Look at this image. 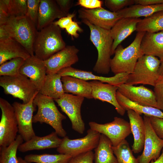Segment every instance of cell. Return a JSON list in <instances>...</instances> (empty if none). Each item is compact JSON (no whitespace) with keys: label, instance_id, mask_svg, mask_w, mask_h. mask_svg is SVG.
Wrapping results in <instances>:
<instances>
[{"label":"cell","instance_id":"obj_26","mask_svg":"<svg viewBox=\"0 0 163 163\" xmlns=\"http://www.w3.org/2000/svg\"><path fill=\"white\" fill-rule=\"evenodd\" d=\"M61 81L65 93H71L88 99L93 98L90 82L70 76L61 77Z\"/></svg>","mask_w":163,"mask_h":163},{"label":"cell","instance_id":"obj_21","mask_svg":"<svg viewBox=\"0 0 163 163\" xmlns=\"http://www.w3.org/2000/svg\"><path fill=\"white\" fill-rule=\"evenodd\" d=\"M67 15L60 9L56 0H40L38 15L37 28L40 31L53 22L56 18Z\"/></svg>","mask_w":163,"mask_h":163},{"label":"cell","instance_id":"obj_4","mask_svg":"<svg viewBox=\"0 0 163 163\" xmlns=\"http://www.w3.org/2000/svg\"><path fill=\"white\" fill-rule=\"evenodd\" d=\"M54 100L39 92L34 98L33 103L38 107L37 111L33 116V123H46L50 126L58 135L62 137L66 136L62 121L66 117L62 114L56 106Z\"/></svg>","mask_w":163,"mask_h":163},{"label":"cell","instance_id":"obj_29","mask_svg":"<svg viewBox=\"0 0 163 163\" xmlns=\"http://www.w3.org/2000/svg\"><path fill=\"white\" fill-rule=\"evenodd\" d=\"M112 147L110 140L101 134L98 144L94 149L95 163H118Z\"/></svg>","mask_w":163,"mask_h":163},{"label":"cell","instance_id":"obj_51","mask_svg":"<svg viewBox=\"0 0 163 163\" xmlns=\"http://www.w3.org/2000/svg\"><path fill=\"white\" fill-rule=\"evenodd\" d=\"M18 163H30L26 161L24 159H23L20 157H18Z\"/></svg>","mask_w":163,"mask_h":163},{"label":"cell","instance_id":"obj_7","mask_svg":"<svg viewBox=\"0 0 163 163\" xmlns=\"http://www.w3.org/2000/svg\"><path fill=\"white\" fill-rule=\"evenodd\" d=\"M0 86L4 93L28 102L39 92L36 86L26 76L20 74L14 76H0Z\"/></svg>","mask_w":163,"mask_h":163},{"label":"cell","instance_id":"obj_22","mask_svg":"<svg viewBox=\"0 0 163 163\" xmlns=\"http://www.w3.org/2000/svg\"><path fill=\"white\" fill-rule=\"evenodd\" d=\"M127 111L134 137L132 150L134 153H138L143 149L145 142V129L143 119L141 115L132 110Z\"/></svg>","mask_w":163,"mask_h":163},{"label":"cell","instance_id":"obj_9","mask_svg":"<svg viewBox=\"0 0 163 163\" xmlns=\"http://www.w3.org/2000/svg\"><path fill=\"white\" fill-rule=\"evenodd\" d=\"M2 114L0 122V147H7L16 139L18 132L14 109L7 101L0 98Z\"/></svg>","mask_w":163,"mask_h":163},{"label":"cell","instance_id":"obj_10","mask_svg":"<svg viewBox=\"0 0 163 163\" xmlns=\"http://www.w3.org/2000/svg\"><path fill=\"white\" fill-rule=\"evenodd\" d=\"M88 124L91 129L106 136L113 146L118 145L131 133L129 123L117 117H114L111 122L105 124L91 121Z\"/></svg>","mask_w":163,"mask_h":163},{"label":"cell","instance_id":"obj_48","mask_svg":"<svg viewBox=\"0 0 163 163\" xmlns=\"http://www.w3.org/2000/svg\"><path fill=\"white\" fill-rule=\"evenodd\" d=\"M11 38L6 30L5 24L0 25V41Z\"/></svg>","mask_w":163,"mask_h":163},{"label":"cell","instance_id":"obj_15","mask_svg":"<svg viewBox=\"0 0 163 163\" xmlns=\"http://www.w3.org/2000/svg\"><path fill=\"white\" fill-rule=\"evenodd\" d=\"M79 50L74 45L66 46L64 49L44 61L47 74L57 73L62 69L71 67L79 60Z\"/></svg>","mask_w":163,"mask_h":163},{"label":"cell","instance_id":"obj_28","mask_svg":"<svg viewBox=\"0 0 163 163\" xmlns=\"http://www.w3.org/2000/svg\"><path fill=\"white\" fill-rule=\"evenodd\" d=\"M39 92L54 100L61 97L65 93L61 76L58 73L47 74Z\"/></svg>","mask_w":163,"mask_h":163},{"label":"cell","instance_id":"obj_32","mask_svg":"<svg viewBox=\"0 0 163 163\" xmlns=\"http://www.w3.org/2000/svg\"><path fill=\"white\" fill-rule=\"evenodd\" d=\"M72 158L69 155L60 153L59 154H30L25 156L24 159L29 163H68Z\"/></svg>","mask_w":163,"mask_h":163},{"label":"cell","instance_id":"obj_11","mask_svg":"<svg viewBox=\"0 0 163 163\" xmlns=\"http://www.w3.org/2000/svg\"><path fill=\"white\" fill-rule=\"evenodd\" d=\"M84 97L65 93L59 98L54 99L69 119L72 128L79 133H84L85 124L81 114V107Z\"/></svg>","mask_w":163,"mask_h":163},{"label":"cell","instance_id":"obj_16","mask_svg":"<svg viewBox=\"0 0 163 163\" xmlns=\"http://www.w3.org/2000/svg\"><path fill=\"white\" fill-rule=\"evenodd\" d=\"M118 91L131 101L141 105L157 108L154 91L143 85L135 86L126 84L118 87Z\"/></svg>","mask_w":163,"mask_h":163},{"label":"cell","instance_id":"obj_47","mask_svg":"<svg viewBox=\"0 0 163 163\" xmlns=\"http://www.w3.org/2000/svg\"><path fill=\"white\" fill-rule=\"evenodd\" d=\"M134 4L144 5H153L163 4V0H134Z\"/></svg>","mask_w":163,"mask_h":163},{"label":"cell","instance_id":"obj_1","mask_svg":"<svg viewBox=\"0 0 163 163\" xmlns=\"http://www.w3.org/2000/svg\"><path fill=\"white\" fill-rule=\"evenodd\" d=\"M82 21L89 27L90 39L97 51V58L93 70L97 73L107 74L110 69V61L113 42L110 30L97 27L85 20Z\"/></svg>","mask_w":163,"mask_h":163},{"label":"cell","instance_id":"obj_36","mask_svg":"<svg viewBox=\"0 0 163 163\" xmlns=\"http://www.w3.org/2000/svg\"><path fill=\"white\" fill-rule=\"evenodd\" d=\"M27 0H4L10 16L20 17L26 16Z\"/></svg>","mask_w":163,"mask_h":163},{"label":"cell","instance_id":"obj_6","mask_svg":"<svg viewBox=\"0 0 163 163\" xmlns=\"http://www.w3.org/2000/svg\"><path fill=\"white\" fill-rule=\"evenodd\" d=\"M160 63L161 60L158 57L144 55L138 59L133 72L129 74L125 84H142L154 87L160 77Z\"/></svg>","mask_w":163,"mask_h":163},{"label":"cell","instance_id":"obj_30","mask_svg":"<svg viewBox=\"0 0 163 163\" xmlns=\"http://www.w3.org/2000/svg\"><path fill=\"white\" fill-rule=\"evenodd\" d=\"M163 10V3L153 5L134 4L117 12L122 18H139L149 17L154 13Z\"/></svg>","mask_w":163,"mask_h":163},{"label":"cell","instance_id":"obj_20","mask_svg":"<svg viewBox=\"0 0 163 163\" xmlns=\"http://www.w3.org/2000/svg\"><path fill=\"white\" fill-rule=\"evenodd\" d=\"M140 18H123L120 19L110 30L113 40L111 54H114L117 47L125 39L136 31Z\"/></svg>","mask_w":163,"mask_h":163},{"label":"cell","instance_id":"obj_12","mask_svg":"<svg viewBox=\"0 0 163 163\" xmlns=\"http://www.w3.org/2000/svg\"><path fill=\"white\" fill-rule=\"evenodd\" d=\"M37 94L27 103L14 102L12 104L18 122V132L25 142L36 136L32 123L33 114L36 110L33 101Z\"/></svg>","mask_w":163,"mask_h":163},{"label":"cell","instance_id":"obj_41","mask_svg":"<svg viewBox=\"0 0 163 163\" xmlns=\"http://www.w3.org/2000/svg\"><path fill=\"white\" fill-rule=\"evenodd\" d=\"M151 126L158 136L163 140V119L149 116Z\"/></svg>","mask_w":163,"mask_h":163},{"label":"cell","instance_id":"obj_38","mask_svg":"<svg viewBox=\"0 0 163 163\" xmlns=\"http://www.w3.org/2000/svg\"><path fill=\"white\" fill-rule=\"evenodd\" d=\"M40 0H27V13L29 17L37 27L39 5Z\"/></svg>","mask_w":163,"mask_h":163},{"label":"cell","instance_id":"obj_49","mask_svg":"<svg viewBox=\"0 0 163 163\" xmlns=\"http://www.w3.org/2000/svg\"><path fill=\"white\" fill-rule=\"evenodd\" d=\"M151 163H163V149L162 153L156 160H152Z\"/></svg>","mask_w":163,"mask_h":163},{"label":"cell","instance_id":"obj_40","mask_svg":"<svg viewBox=\"0 0 163 163\" xmlns=\"http://www.w3.org/2000/svg\"><path fill=\"white\" fill-rule=\"evenodd\" d=\"M94 159V153L91 151L72 157L68 163H93Z\"/></svg>","mask_w":163,"mask_h":163},{"label":"cell","instance_id":"obj_2","mask_svg":"<svg viewBox=\"0 0 163 163\" xmlns=\"http://www.w3.org/2000/svg\"><path fill=\"white\" fill-rule=\"evenodd\" d=\"M145 32H137L134 40L126 47L124 48L121 45L117 47L110 61V69L115 75L133 72L138 59L144 55L140 45Z\"/></svg>","mask_w":163,"mask_h":163},{"label":"cell","instance_id":"obj_5","mask_svg":"<svg viewBox=\"0 0 163 163\" xmlns=\"http://www.w3.org/2000/svg\"><path fill=\"white\" fill-rule=\"evenodd\" d=\"M4 24L10 37L23 46L31 56L34 55V44L38 30L29 17L10 16Z\"/></svg>","mask_w":163,"mask_h":163},{"label":"cell","instance_id":"obj_46","mask_svg":"<svg viewBox=\"0 0 163 163\" xmlns=\"http://www.w3.org/2000/svg\"><path fill=\"white\" fill-rule=\"evenodd\" d=\"M66 30L68 34L75 38H78L79 36V34L77 33L78 31L81 33L83 31V30L79 26L77 23L73 21L66 29Z\"/></svg>","mask_w":163,"mask_h":163},{"label":"cell","instance_id":"obj_18","mask_svg":"<svg viewBox=\"0 0 163 163\" xmlns=\"http://www.w3.org/2000/svg\"><path fill=\"white\" fill-rule=\"evenodd\" d=\"M46 71L44 61L34 55L25 60L19 73L29 78L39 91L44 83Z\"/></svg>","mask_w":163,"mask_h":163},{"label":"cell","instance_id":"obj_8","mask_svg":"<svg viewBox=\"0 0 163 163\" xmlns=\"http://www.w3.org/2000/svg\"><path fill=\"white\" fill-rule=\"evenodd\" d=\"M101 134L90 128L87 131L85 136L79 139H70L66 136L57 148L60 154L67 155L72 157L92 151L97 146Z\"/></svg>","mask_w":163,"mask_h":163},{"label":"cell","instance_id":"obj_31","mask_svg":"<svg viewBox=\"0 0 163 163\" xmlns=\"http://www.w3.org/2000/svg\"><path fill=\"white\" fill-rule=\"evenodd\" d=\"M136 31L149 33L163 31V10L141 19L137 25Z\"/></svg>","mask_w":163,"mask_h":163},{"label":"cell","instance_id":"obj_37","mask_svg":"<svg viewBox=\"0 0 163 163\" xmlns=\"http://www.w3.org/2000/svg\"><path fill=\"white\" fill-rule=\"evenodd\" d=\"M105 6L110 11L117 12L127 6L134 4V0H105L104 1Z\"/></svg>","mask_w":163,"mask_h":163},{"label":"cell","instance_id":"obj_25","mask_svg":"<svg viewBox=\"0 0 163 163\" xmlns=\"http://www.w3.org/2000/svg\"><path fill=\"white\" fill-rule=\"evenodd\" d=\"M141 48L144 54L163 59V31L146 32L142 40Z\"/></svg>","mask_w":163,"mask_h":163},{"label":"cell","instance_id":"obj_19","mask_svg":"<svg viewBox=\"0 0 163 163\" xmlns=\"http://www.w3.org/2000/svg\"><path fill=\"white\" fill-rule=\"evenodd\" d=\"M89 82L91 87L93 98L109 103L115 107L118 113L122 116L124 115L126 110L120 105L116 99L118 86L104 84L97 80Z\"/></svg>","mask_w":163,"mask_h":163},{"label":"cell","instance_id":"obj_3","mask_svg":"<svg viewBox=\"0 0 163 163\" xmlns=\"http://www.w3.org/2000/svg\"><path fill=\"white\" fill-rule=\"evenodd\" d=\"M66 46L60 28L53 22L38 31L34 44V56L45 61Z\"/></svg>","mask_w":163,"mask_h":163},{"label":"cell","instance_id":"obj_35","mask_svg":"<svg viewBox=\"0 0 163 163\" xmlns=\"http://www.w3.org/2000/svg\"><path fill=\"white\" fill-rule=\"evenodd\" d=\"M24 60L22 58H17L2 63L0 66V76H14L18 75Z\"/></svg>","mask_w":163,"mask_h":163},{"label":"cell","instance_id":"obj_33","mask_svg":"<svg viewBox=\"0 0 163 163\" xmlns=\"http://www.w3.org/2000/svg\"><path fill=\"white\" fill-rule=\"evenodd\" d=\"M23 141L21 136L19 134L9 146L0 147V163H18L17 151Z\"/></svg>","mask_w":163,"mask_h":163},{"label":"cell","instance_id":"obj_50","mask_svg":"<svg viewBox=\"0 0 163 163\" xmlns=\"http://www.w3.org/2000/svg\"><path fill=\"white\" fill-rule=\"evenodd\" d=\"M161 60V63L159 70L160 76H163V59Z\"/></svg>","mask_w":163,"mask_h":163},{"label":"cell","instance_id":"obj_42","mask_svg":"<svg viewBox=\"0 0 163 163\" xmlns=\"http://www.w3.org/2000/svg\"><path fill=\"white\" fill-rule=\"evenodd\" d=\"M103 2L100 0H78L77 5L86 9H92L102 7Z\"/></svg>","mask_w":163,"mask_h":163},{"label":"cell","instance_id":"obj_34","mask_svg":"<svg viewBox=\"0 0 163 163\" xmlns=\"http://www.w3.org/2000/svg\"><path fill=\"white\" fill-rule=\"evenodd\" d=\"M118 163H139L133 154L129 144L125 139L116 146L112 147Z\"/></svg>","mask_w":163,"mask_h":163},{"label":"cell","instance_id":"obj_44","mask_svg":"<svg viewBox=\"0 0 163 163\" xmlns=\"http://www.w3.org/2000/svg\"><path fill=\"white\" fill-rule=\"evenodd\" d=\"M75 15L74 13L69 14L66 16L59 18L53 23L60 28L66 29L72 22V18Z\"/></svg>","mask_w":163,"mask_h":163},{"label":"cell","instance_id":"obj_43","mask_svg":"<svg viewBox=\"0 0 163 163\" xmlns=\"http://www.w3.org/2000/svg\"><path fill=\"white\" fill-rule=\"evenodd\" d=\"M10 16L7 6L4 0H0V25L5 24Z\"/></svg>","mask_w":163,"mask_h":163},{"label":"cell","instance_id":"obj_45","mask_svg":"<svg viewBox=\"0 0 163 163\" xmlns=\"http://www.w3.org/2000/svg\"><path fill=\"white\" fill-rule=\"evenodd\" d=\"M56 1L61 10L66 15L72 6L73 0H56Z\"/></svg>","mask_w":163,"mask_h":163},{"label":"cell","instance_id":"obj_24","mask_svg":"<svg viewBox=\"0 0 163 163\" xmlns=\"http://www.w3.org/2000/svg\"><path fill=\"white\" fill-rule=\"evenodd\" d=\"M31 55L21 43L10 38L0 41V65L17 58L26 60Z\"/></svg>","mask_w":163,"mask_h":163},{"label":"cell","instance_id":"obj_13","mask_svg":"<svg viewBox=\"0 0 163 163\" xmlns=\"http://www.w3.org/2000/svg\"><path fill=\"white\" fill-rule=\"evenodd\" d=\"M145 138L143 152L138 156L139 163H149L156 160L160 155L163 149V140L160 139L153 129L149 116L144 115Z\"/></svg>","mask_w":163,"mask_h":163},{"label":"cell","instance_id":"obj_39","mask_svg":"<svg viewBox=\"0 0 163 163\" xmlns=\"http://www.w3.org/2000/svg\"><path fill=\"white\" fill-rule=\"evenodd\" d=\"M157 108L163 112V76H160L154 87Z\"/></svg>","mask_w":163,"mask_h":163},{"label":"cell","instance_id":"obj_27","mask_svg":"<svg viewBox=\"0 0 163 163\" xmlns=\"http://www.w3.org/2000/svg\"><path fill=\"white\" fill-rule=\"evenodd\" d=\"M116 97L119 104L125 110L131 109L140 115L143 114L144 115L163 119V112L157 108L141 105L133 102L121 94L118 90Z\"/></svg>","mask_w":163,"mask_h":163},{"label":"cell","instance_id":"obj_14","mask_svg":"<svg viewBox=\"0 0 163 163\" xmlns=\"http://www.w3.org/2000/svg\"><path fill=\"white\" fill-rule=\"evenodd\" d=\"M78 17L103 29L110 30L122 18L118 13L113 12L102 7L92 9L81 8L78 10Z\"/></svg>","mask_w":163,"mask_h":163},{"label":"cell","instance_id":"obj_17","mask_svg":"<svg viewBox=\"0 0 163 163\" xmlns=\"http://www.w3.org/2000/svg\"><path fill=\"white\" fill-rule=\"evenodd\" d=\"M57 73L61 77L70 76L85 81L97 80L118 87L125 83L129 74L123 73L115 75L111 77H105L97 76L94 75L91 72L75 69L71 66L62 69Z\"/></svg>","mask_w":163,"mask_h":163},{"label":"cell","instance_id":"obj_23","mask_svg":"<svg viewBox=\"0 0 163 163\" xmlns=\"http://www.w3.org/2000/svg\"><path fill=\"white\" fill-rule=\"evenodd\" d=\"M55 131L44 136H35L29 140L21 144L18 150L22 152L47 149L57 148L61 144L62 139L59 138Z\"/></svg>","mask_w":163,"mask_h":163}]
</instances>
